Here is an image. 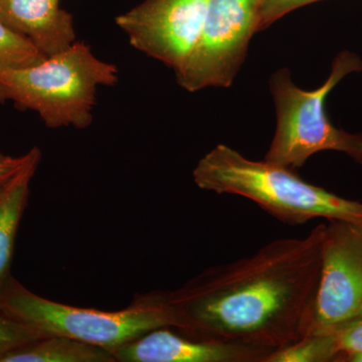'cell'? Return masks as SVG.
Returning <instances> with one entry per match:
<instances>
[{
    "mask_svg": "<svg viewBox=\"0 0 362 362\" xmlns=\"http://www.w3.org/2000/svg\"><path fill=\"white\" fill-rule=\"evenodd\" d=\"M325 223L303 238L272 240L252 256L211 267L169 301L188 337L283 349L306 332L321 270Z\"/></svg>",
    "mask_w": 362,
    "mask_h": 362,
    "instance_id": "cell-1",
    "label": "cell"
},
{
    "mask_svg": "<svg viewBox=\"0 0 362 362\" xmlns=\"http://www.w3.org/2000/svg\"><path fill=\"white\" fill-rule=\"evenodd\" d=\"M192 178L202 190L245 197L288 225L317 218L362 223V202L310 185L292 169L251 160L228 145L218 144L202 157Z\"/></svg>",
    "mask_w": 362,
    "mask_h": 362,
    "instance_id": "cell-2",
    "label": "cell"
},
{
    "mask_svg": "<svg viewBox=\"0 0 362 362\" xmlns=\"http://www.w3.org/2000/svg\"><path fill=\"white\" fill-rule=\"evenodd\" d=\"M118 75V68L97 58L89 45L76 42L37 65L0 70V103L35 112L52 129H86L98 89L116 85Z\"/></svg>",
    "mask_w": 362,
    "mask_h": 362,
    "instance_id": "cell-3",
    "label": "cell"
},
{
    "mask_svg": "<svg viewBox=\"0 0 362 362\" xmlns=\"http://www.w3.org/2000/svg\"><path fill=\"white\" fill-rule=\"evenodd\" d=\"M0 311L40 338L70 337L110 351L150 330L175 326L169 292L137 294L126 308L104 311L52 301L9 277L0 288Z\"/></svg>",
    "mask_w": 362,
    "mask_h": 362,
    "instance_id": "cell-4",
    "label": "cell"
},
{
    "mask_svg": "<svg viewBox=\"0 0 362 362\" xmlns=\"http://www.w3.org/2000/svg\"><path fill=\"white\" fill-rule=\"evenodd\" d=\"M361 71L362 61L356 52L342 51L333 59L327 80L315 90L298 87L287 68L275 71L270 92L277 127L264 160L294 170L318 152L337 151L362 165V133L335 127L325 108L331 90L350 74Z\"/></svg>",
    "mask_w": 362,
    "mask_h": 362,
    "instance_id": "cell-5",
    "label": "cell"
},
{
    "mask_svg": "<svg viewBox=\"0 0 362 362\" xmlns=\"http://www.w3.org/2000/svg\"><path fill=\"white\" fill-rule=\"evenodd\" d=\"M259 4L261 0H209L199 40L175 71L182 89L194 93L233 84L259 32Z\"/></svg>",
    "mask_w": 362,
    "mask_h": 362,
    "instance_id": "cell-6",
    "label": "cell"
},
{
    "mask_svg": "<svg viewBox=\"0 0 362 362\" xmlns=\"http://www.w3.org/2000/svg\"><path fill=\"white\" fill-rule=\"evenodd\" d=\"M327 221L320 278L305 335L362 316V223Z\"/></svg>",
    "mask_w": 362,
    "mask_h": 362,
    "instance_id": "cell-7",
    "label": "cell"
},
{
    "mask_svg": "<svg viewBox=\"0 0 362 362\" xmlns=\"http://www.w3.org/2000/svg\"><path fill=\"white\" fill-rule=\"evenodd\" d=\"M209 0H144L116 18L138 52L176 71L194 49Z\"/></svg>",
    "mask_w": 362,
    "mask_h": 362,
    "instance_id": "cell-8",
    "label": "cell"
},
{
    "mask_svg": "<svg viewBox=\"0 0 362 362\" xmlns=\"http://www.w3.org/2000/svg\"><path fill=\"white\" fill-rule=\"evenodd\" d=\"M116 362H266L272 350L156 328L112 350Z\"/></svg>",
    "mask_w": 362,
    "mask_h": 362,
    "instance_id": "cell-9",
    "label": "cell"
},
{
    "mask_svg": "<svg viewBox=\"0 0 362 362\" xmlns=\"http://www.w3.org/2000/svg\"><path fill=\"white\" fill-rule=\"evenodd\" d=\"M0 21L47 58L77 42L73 16L61 0H0Z\"/></svg>",
    "mask_w": 362,
    "mask_h": 362,
    "instance_id": "cell-10",
    "label": "cell"
},
{
    "mask_svg": "<svg viewBox=\"0 0 362 362\" xmlns=\"http://www.w3.org/2000/svg\"><path fill=\"white\" fill-rule=\"evenodd\" d=\"M42 153L35 147L30 162L0 192V288L8 279L16 233L28 204L30 185Z\"/></svg>",
    "mask_w": 362,
    "mask_h": 362,
    "instance_id": "cell-11",
    "label": "cell"
},
{
    "mask_svg": "<svg viewBox=\"0 0 362 362\" xmlns=\"http://www.w3.org/2000/svg\"><path fill=\"white\" fill-rule=\"evenodd\" d=\"M0 362H116L110 350L66 337L37 338L6 352Z\"/></svg>",
    "mask_w": 362,
    "mask_h": 362,
    "instance_id": "cell-12",
    "label": "cell"
},
{
    "mask_svg": "<svg viewBox=\"0 0 362 362\" xmlns=\"http://www.w3.org/2000/svg\"><path fill=\"white\" fill-rule=\"evenodd\" d=\"M266 362H341V354L330 331L311 333L275 350Z\"/></svg>",
    "mask_w": 362,
    "mask_h": 362,
    "instance_id": "cell-13",
    "label": "cell"
},
{
    "mask_svg": "<svg viewBox=\"0 0 362 362\" xmlns=\"http://www.w3.org/2000/svg\"><path fill=\"white\" fill-rule=\"evenodd\" d=\"M45 58L30 40L0 21V70L28 68Z\"/></svg>",
    "mask_w": 362,
    "mask_h": 362,
    "instance_id": "cell-14",
    "label": "cell"
},
{
    "mask_svg": "<svg viewBox=\"0 0 362 362\" xmlns=\"http://www.w3.org/2000/svg\"><path fill=\"white\" fill-rule=\"evenodd\" d=\"M37 338L30 328L0 311V356Z\"/></svg>",
    "mask_w": 362,
    "mask_h": 362,
    "instance_id": "cell-15",
    "label": "cell"
},
{
    "mask_svg": "<svg viewBox=\"0 0 362 362\" xmlns=\"http://www.w3.org/2000/svg\"><path fill=\"white\" fill-rule=\"evenodd\" d=\"M326 331H330L334 337L341 354V362H344L345 357L349 354L362 352V316Z\"/></svg>",
    "mask_w": 362,
    "mask_h": 362,
    "instance_id": "cell-16",
    "label": "cell"
},
{
    "mask_svg": "<svg viewBox=\"0 0 362 362\" xmlns=\"http://www.w3.org/2000/svg\"><path fill=\"white\" fill-rule=\"evenodd\" d=\"M320 0H261L259 6L258 30H266L286 14Z\"/></svg>",
    "mask_w": 362,
    "mask_h": 362,
    "instance_id": "cell-17",
    "label": "cell"
},
{
    "mask_svg": "<svg viewBox=\"0 0 362 362\" xmlns=\"http://www.w3.org/2000/svg\"><path fill=\"white\" fill-rule=\"evenodd\" d=\"M35 147L18 157L0 156V192L25 168L35 153Z\"/></svg>",
    "mask_w": 362,
    "mask_h": 362,
    "instance_id": "cell-18",
    "label": "cell"
},
{
    "mask_svg": "<svg viewBox=\"0 0 362 362\" xmlns=\"http://www.w3.org/2000/svg\"><path fill=\"white\" fill-rule=\"evenodd\" d=\"M344 362H362V352L349 354L345 357Z\"/></svg>",
    "mask_w": 362,
    "mask_h": 362,
    "instance_id": "cell-19",
    "label": "cell"
},
{
    "mask_svg": "<svg viewBox=\"0 0 362 362\" xmlns=\"http://www.w3.org/2000/svg\"><path fill=\"white\" fill-rule=\"evenodd\" d=\"M4 156V154L0 153V156Z\"/></svg>",
    "mask_w": 362,
    "mask_h": 362,
    "instance_id": "cell-20",
    "label": "cell"
}]
</instances>
